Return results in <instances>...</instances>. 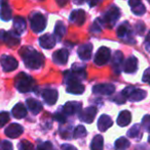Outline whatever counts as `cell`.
<instances>
[{"label":"cell","instance_id":"cell-6","mask_svg":"<svg viewBox=\"0 0 150 150\" xmlns=\"http://www.w3.org/2000/svg\"><path fill=\"white\" fill-rule=\"evenodd\" d=\"M30 24H31V29L35 33H40L45 29L46 27V20L41 13L36 12L33 13L30 16Z\"/></svg>","mask_w":150,"mask_h":150},{"label":"cell","instance_id":"cell-33","mask_svg":"<svg viewBox=\"0 0 150 150\" xmlns=\"http://www.w3.org/2000/svg\"><path fill=\"white\" fill-rule=\"evenodd\" d=\"M66 34V27L62 22H58L55 27V35L58 39H62Z\"/></svg>","mask_w":150,"mask_h":150},{"label":"cell","instance_id":"cell-32","mask_svg":"<svg viewBox=\"0 0 150 150\" xmlns=\"http://www.w3.org/2000/svg\"><path fill=\"white\" fill-rule=\"evenodd\" d=\"M128 137L133 138V139H138V140H140L141 137H142L140 125H135V126H133L132 128L128 131Z\"/></svg>","mask_w":150,"mask_h":150},{"label":"cell","instance_id":"cell-9","mask_svg":"<svg viewBox=\"0 0 150 150\" xmlns=\"http://www.w3.org/2000/svg\"><path fill=\"white\" fill-rule=\"evenodd\" d=\"M97 112H98V109H97L96 106H88L85 109L80 111L78 113V117H79V120L81 122H86V124H92L94 122L95 117H96Z\"/></svg>","mask_w":150,"mask_h":150},{"label":"cell","instance_id":"cell-10","mask_svg":"<svg viewBox=\"0 0 150 150\" xmlns=\"http://www.w3.org/2000/svg\"><path fill=\"white\" fill-rule=\"evenodd\" d=\"M0 63H1V67L3 69V71H6V73L14 71L19 65L18 60L16 58L10 55H6V54H4V55H2L0 57Z\"/></svg>","mask_w":150,"mask_h":150},{"label":"cell","instance_id":"cell-22","mask_svg":"<svg viewBox=\"0 0 150 150\" xmlns=\"http://www.w3.org/2000/svg\"><path fill=\"white\" fill-rule=\"evenodd\" d=\"M138 69V59L135 56H130L123 64V71L128 74H134Z\"/></svg>","mask_w":150,"mask_h":150},{"label":"cell","instance_id":"cell-47","mask_svg":"<svg viewBox=\"0 0 150 150\" xmlns=\"http://www.w3.org/2000/svg\"><path fill=\"white\" fill-rule=\"evenodd\" d=\"M100 1L101 0H90V7H94V6L97 5Z\"/></svg>","mask_w":150,"mask_h":150},{"label":"cell","instance_id":"cell-5","mask_svg":"<svg viewBox=\"0 0 150 150\" xmlns=\"http://www.w3.org/2000/svg\"><path fill=\"white\" fill-rule=\"evenodd\" d=\"M122 96L126 99H128L130 101H141L144 98H146L147 96V92L145 90L142 89H138V88L135 87H126L121 91Z\"/></svg>","mask_w":150,"mask_h":150},{"label":"cell","instance_id":"cell-23","mask_svg":"<svg viewBox=\"0 0 150 150\" xmlns=\"http://www.w3.org/2000/svg\"><path fill=\"white\" fill-rule=\"evenodd\" d=\"M0 18L3 21H9L11 18V9L7 3V0H0Z\"/></svg>","mask_w":150,"mask_h":150},{"label":"cell","instance_id":"cell-7","mask_svg":"<svg viewBox=\"0 0 150 150\" xmlns=\"http://www.w3.org/2000/svg\"><path fill=\"white\" fill-rule=\"evenodd\" d=\"M132 32L133 31H132V28H131L130 24H128V22H124V23H122L119 27H118L117 32H116V33H117L118 37L122 38V39H123L124 41L128 42V43L134 44V43H136V41L133 39Z\"/></svg>","mask_w":150,"mask_h":150},{"label":"cell","instance_id":"cell-39","mask_svg":"<svg viewBox=\"0 0 150 150\" xmlns=\"http://www.w3.org/2000/svg\"><path fill=\"white\" fill-rule=\"evenodd\" d=\"M37 150H52V144L48 141L39 143L37 146Z\"/></svg>","mask_w":150,"mask_h":150},{"label":"cell","instance_id":"cell-31","mask_svg":"<svg viewBox=\"0 0 150 150\" xmlns=\"http://www.w3.org/2000/svg\"><path fill=\"white\" fill-rule=\"evenodd\" d=\"M130 145H131L130 141L126 137H120V138H118L115 141L114 146H115V150H126L130 147Z\"/></svg>","mask_w":150,"mask_h":150},{"label":"cell","instance_id":"cell-28","mask_svg":"<svg viewBox=\"0 0 150 150\" xmlns=\"http://www.w3.org/2000/svg\"><path fill=\"white\" fill-rule=\"evenodd\" d=\"M122 60H123V55H122L121 51H116L112 58V67L115 74L119 75L120 73V67L122 64Z\"/></svg>","mask_w":150,"mask_h":150},{"label":"cell","instance_id":"cell-45","mask_svg":"<svg viewBox=\"0 0 150 150\" xmlns=\"http://www.w3.org/2000/svg\"><path fill=\"white\" fill-rule=\"evenodd\" d=\"M145 47H146V49L150 52V32L147 34V36H146V40H145Z\"/></svg>","mask_w":150,"mask_h":150},{"label":"cell","instance_id":"cell-36","mask_svg":"<svg viewBox=\"0 0 150 150\" xmlns=\"http://www.w3.org/2000/svg\"><path fill=\"white\" fill-rule=\"evenodd\" d=\"M8 122H9V113L6 111H1L0 112V128H2Z\"/></svg>","mask_w":150,"mask_h":150},{"label":"cell","instance_id":"cell-26","mask_svg":"<svg viewBox=\"0 0 150 150\" xmlns=\"http://www.w3.org/2000/svg\"><path fill=\"white\" fill-rule=\"evenodd\" d=\"M117 124L120 127H126L132 122V115L128 110H122L117 117Z\"/></svg>","mask_w":150,"mask_h":150},{"label":"cell","instance_id":"cell-4","mask_svg":"<svg viewBox=\"0 0 150 150\" xmlns=\"http://www.w3.org/2000/svg\"><path fill=\"white\" fill-rule=\"evenodd\" d=\"M120 16V10L115 5H112L106 12L104 13L102 18V25L106 28L111 29L115 25Z\"/></svg>","mask_w":150,"mask_h":150},{"label":"cell","instance_id":"cell-50","mask_svg":"<svg viewBox=\"0 0 150 150\" xmlns=\"http://www.w3.org/2000/svg\"><path fill=\"white\" fill-rule=\"evenodd\" d=\"M148 142L150 143V136H149V138H148Z\"/></svg>","mask_w":150,"mask_h":150},{"label":"cell","instance_id":"cell-48","mask_svg":"<svg viewBox=\"0 0 150 150\" xmlns=\"http://www.w3.org/2000/svg\"><path fill=\"white\" fill-rule=\"evenodd\" d=\"M56 1H57V3L59 4V6H64L65 4L67 3L68 0H56Z\"/></svg>","mask_w":150,"mask_h":150},{"label":"cell","instance_id":"cell-38","mask_svg":"<svg viewBox=\"0 0 150 150\" xmlns=\"http://www.w3.org/2000/svg\"><path fill=\"white\" fill-rule=\"evenodd\" d=\"M54 119L56 120H58L59 122H61V124H64L65 122H66V117H65V112L64 111H57L56 113H55L54 115Z\"/></svg>","mask_w":150,"mask_h":150},{"label":"cell","instance_id":"cell-49","mask_svg":"<svg viewBox=\"0 0 150 150\" xmlns=\"http://www.w3.org/2000/svg\"><path fill=\"white\" fill-rule=\"evenodd\" d=\"M85 1L86 0H73V2H74L75 4H77V5H81V4H83Z\"/></svg>","mask_w":150,"mask_h":150},{"label":"cell","instance_id":"cell-15","mask_svg":"<svg viewBox=\"0 0 150 150\" xmlns=\"http://www.w3.org/2000/svg\"><path fill=\"white\" fill-rule=\"evenodd\" d=\"M70 74L72 77H74L75 79L79 80H84L86 78V71H85V67L83 64H78V63H74L72 65V69L70 71Z\"/></svg>","mask_w":150,"mask_h":150},{"label":"cell","instance_id":"cell-46","mask_svg":"<svg viewBox=\"0 0 150 150\" xmlns=\"http://www.w3.org/2000/svg\"><path fill=\"white\" fill-rule=\"evenodd\" d=\"M62 149L63 150H77L75 146L70 145V144H63L62 145Z\"/></svg>","mask_w":150,"mask_h":150},{"label":"cell","instance_id":"cell-19","mask_svg":"<svg viewBox=\"0 0 150 150\" xmlns=\"http://www.w3.org/2000/svg\"><path fill=\"white\" fill-rule=\"evenodd\" d=\"M69 53L67 49H60L52 54V60L57 64H66L68 61Z\"/></svg>","mask_w":150,"mask_h":150},{"label":"cell","instance_id":"cell-43","mask_svg":"<svg viewBox=\"0 0 150 150\" xmlns=\"http://www.w3.org/2000/svg\"><path fill=\"white\" fill-rule=\"evenodd\" d=\"M113 101L117 103V104H122V103H124V101H126V98H124V97L122 96L121 93H120L119 95H116V96L114 97Z\"/></svg>","mask_w":150,"mask_h":150},{"label":"cell","instance_id":"cell-21","mask_svg":"<svg viewBox=\"0 0 150 150\" xmlns=\"http://www.w3.org/2000/svg\"><path fill=\"white\" fill-rule=\"evenodd\" d=\"M70 21L77 26H82L83 23L85 22V12L82 9L73 10L70 14Z\"/></svg>","mask_w":150,"mask_h":150},{"label":"cell","instance_id":"cell-27","mask_svg":"<svg viewBox=\"0 0 150 150\" xmlns=\"http://www.w3.org/2000/svg\"><path fill=\"white\" fill-rule=\"evenodd\" d=\"M14 29L17 35H21L26 30V21L22 16H16L14 20Z\"/></svg>","mask_w":150,"mask_h":150},{"label":"cell","instance_id":"cell-17","mask_svg":"<svg viewBox=\"0 0 150 150\" xmlns=\"http://www.w3.org/2000/svg\"><path fill=\"white\" fill-rule=\"evenodd\" d=\"M2 39L4 40L6 44L10 47H14V46L19 45L20 44V39H19L18 35L16 33H11V32H1Z\"/></svg>","mask_w":150,"mask_h":150},{"label":"cell","instance_id":"cell-29","mask_svg":"<svg viewBox=\"0 0 150 150\" xmlns=\"http://www.w3.org/2000/svg\"><path fill=\"white\" fill-rule=\"evenodd\" d=\"M11 113L16 119H23L27 115V108L23 103H18V104H16L14 106Z\"/></svg>","mask_w":150,"mask_h":150},{"label":"cell","instance_id":"cell-12","mask_svg":"<svg viewBox=\"0 0 150 150\" xmlns=\"http://www.w3.org/2000/svg\"><path fill=\"white\" fill-rule=\"evenodd\" d=\"M115 91V86L112 84H98L93 87V92L99 95H111Z\"/></svg>","mask_w":150,"mask_h":150},{"label":"cell","instance_id":"cell-20","mask_svg":"<svg viewBox=\"0 0 150 150\" xmlns=\"http://www.w3.org/2000/svg\"><path fill=\"white\" fill-rule=\"evenodd\" d=\"M93 45L90 43H86L78 48V56L82 60H88L92 57Z\"/></svg>","mask_w":150,"mask_h":150},{"label":"cell","instance_id":"cell-3","mask_svg":"<svg viewBox=\"0 0 150 150\" xmlns=\"http://www.w3.org/2000/svg\"><path fill=\"white\" fill-rule=\"evenodd\" d=\"M64 78H65V82H66V84H67L66 90L68 93L75 94V95H80L84 92V86L82 85L79 80L72 77L69 71L64 73Z\"/></svg>","mask_w":150,"mask_h":150},{"label":"cell","instance_id":"cell-35","mask_svg":"<svg viewBox=\"0 0 150 150\" xmlns=\"http://www.w3.org/2000/svg\"><path fill=\"white\" fill-rule=\"evenodd\" d=\"M19 150H34V146L31 142L27 140H22L18 145Z\"/></svg>","mask_w":150,"mask_h":150},{"label":"cell","instance_id":"cell-8","mask_svg":"<svg viewBox=\"0 0 150 150\" xmlns=\"http://www.w3.org/2000/svg\"><path fill=\"white\" fill-rule=\"evenodd\" d=\"M109 59H110V49L108 47H105V46L99 48L94 58L95 63L97 65H104L108 62Z\"/></svg>","mask_w":150,"mask_h":150},{"label":"cell","instance_id":"cell-2","mask_svg":"<svg viewBox=\"0 0 150 150\" xmlns=\"http://www.w3.org/2000/svg\"><path fill=\"white\" fill-rule=\"evenodd\" d=\"M14 86L21 93L30 92L35 88V81L32 77L25 73H20L14 80Z\"/></svg>","mask_w":150,"mask_h":150},{"label":"cell","instance_id":"cell-34","mask_svg":"<svg viewBox=\"0 0 150 150\" xmlns=\"http://www.w3.org/2000/svg\"><path fill=\"white\" fill-rule=\"evenodd\" d=\"M86 136V130L83 126H77L75 128L74 132H73V138L75 139H79V138H83Z\"/></svg>","mask_w":150,"mask_h":150},{"label":"cell","instance_id":"cell-44","mask_svg":"<svg viewBox=\"0 0 150 150\" xmlns=\"http://www.w3.org/2000/svg\"><path fill=\"white\" fill-rule=\"evenodd\" d=\"M142 80H143V82H145V83H147L150 85V69H147L146 71H144V75H143Z\"/></svg>","mask_w":150,"mask_h":150},{"label":"cell","instance_id":"cell-51","mask_svg":"<svg viewBox=\"0 0 150 150\" xmlns=\"http://www.w3.org/2000/svg\"><path fill=\"white\" fill-rule=\"evenodd\" d=\"M147 1H148V2H149V3H150V0H147Z\"/></svg>","mask_w":150,"mask_h":150},{"label":"cell","instance_id":"cell-13","mask_svg":"<svg viewBox=\"0 0 150 150\" xmlns=\"http://www.w3.org/2000/svg\"><path fill=\"white\" fill-rule=\"evenodd\" d=\"M82 104L80 102H76V101H69V102L65 103V105L62 107L63 111L65 115H73L76 113H79L81 111Z\"/></svg>","mask_w":150,"mask_h":150},{"label":"cell","instance_id":"cell-24","mask_svg":"<svg viewBox=\"0 0 150 150\" xmlns=\"http://www.w3.org/2000/svg\"><path fill=\"white\" fill-rule=\"evenodd\" d=\"M113 122L111 120V117L107 115H103L100 117V119L98 120V129L101 132H106L111 126H112Z\"/></svg>","mask_w":150,"mask_h":150},{"label":"cell","instance_id":"cell-25","mask_svg":"<svg viewBox=\"0 0 150 150\" xmlns=\"http://www.w3.org/2000/svg\"><path fill=\"white\" fill-rule=\"evenodd\" d=\"M26 104H27L28 109L33 113V115H38V113L42 110V104L39 102V101L36 100V99H34V98L27 99Z\"/></svg>","mask_w":150,"mask_h":150},{"label":"cell","instance_id":"cell-14","mask_svg":"<svg viewBox=\"0 0 150 150\" xmlns=\"http://www.w3.org/2000/svg\"><path fill=\"white\" fill-rule=\"evenodd\" d=\"M58 91L55 89H45L42 92V98L48 105H54L58 100Z\"/></svg>","mask_w":150,"mask_h":150},{"label":"cell","instance_id":"cell-11","mask_svg":"<svg viewBox=\"0 0 150 150\" xmlns=\"http://www.w3.org/2000/svg\"><path fill=\"white\" fill-rule=\"evenodd\" d=\"M23 132H24V128H23L21 125L17 124V122L10 124L9 126L5 129V131H4L6 136L11 139H16V138H18V137H20L21 135L23 134Z\"/></svg>","mask_w":150,"mask_h":150},{"label":"cell","instance_id":"cell-1","mask_svg":"<svg viewBox=\"0 0 150 150\" xmlns=\"http://www.w3.org/2000/svg\"><path fill=\"white\" fill-rule=\"evenodd\" d=\"M20 54L23 58L25 65L28 69H38L43 65L44 57L40 52L35 50L30 46H25L20 50Z\"/></svg>","mask_w":150,"mask_h":150},{"label":"cell","instance_id":"cell-16","mask_svg":"<svg viewBox=\"0 0 150 150\" xmlns=\"http://www.w3.org/2000/svg\"><path fill=\"white\" fill-rule=\"evenodd\" d=\"M56 37L50 34H44L43 36L39 38V44L42 48L45 49H52L56 45Z\"/></svg>","mask_w":150,"mask_h":150},{"label":"cell","instance_id":"cell-18","mask_svg":"<svg viewBox=\"0 0 150 150\" xmlns=\"http://www.w3.org/2000/svg\"><path fill=\"white\" fill-rule=\"evenodd\" d=\"M128 5L131 6L133 13L136 16H143L146 12V7L141 0H128Z\"/></svg>","mask_w":150,"mask_h":150},{"label":"cell","instance_id":"cell-41","mask_svg":"<svg viewBox=\"0 0 150 150\" xmlns=\"http://www.w3.org/2000/svg\"><path fill=\"white\" fill-rule=\"evenodd\" d=\"M101 26L102 23H99V18H97L96 22L93 24V26L90 27V31L92 32H100L101 31Z\"/></svg>","mask_w":150,"mask_h":150},{"label":"cell","instance_id":"cell-30","mask_svg":"<svg viewBox=\"0 0 150 150\" xmlns=\"http://www.w3.org/2000/svg\"><path fill=\"white\" fill-rule=\"evenodd\" d=\"M103 146H104V139L102 135H96L90 143V150H103Z\"/></svg>","mask_w":150,"mask_h":150},{"label":"cell","instance_id":"cell-40","mask_svg":"<svg viewBox=\"0 0 150 150\" xmlns=\"http://www.w3.org/2000/svg\"><path fill=\"white\" fill-rule=\"evenodd\" d=\"M142 124H143V127L145 128V130L150 133V115H145V117H143Z\"/></svg>","mask_w":150,"mask_h":150},{"label":"cell","instance_id":"cell-42","mask_svg":"<svg viewBox=\"0 0 150 150\" xmlns=\"http://www.w3.org/2000/svg\"><path fill=\"white\" fill-rule=\"evenodd\" d=\"M0 150H12V144L9 141H3L0 146Z\"/></svg>","mask_w":150,"mask_h":150},{"label":"cell","instance_id":"cell-37","mask_svg":"<svg viewBox=\"0 0 150 150\" xmlns=\"http://www.w3.org/2000/svg\"><path fill=\"white\" fill-rule=\"evenodd\" d=\"M145 29H146V27H145V25L143 24L142 22H138L136 24V26H135V31H136V33L138 34L139 36H143V34H144V32H145Z\"/></svg>","mask_w":150,"mask_h":150}]
</instances>
